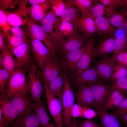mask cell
Returning <instances> with one entry per match:
<instances>
[{
  "instance_id": "6da1fadb",
  "label": "cell",
  "mask_w": 127,
  "mask_h": 127,
  "mask_svg": "<svg viewBox=\"0 0 127 127\" xmlns=\"http://www.w3.org/2000/svg\"><path fill=\"white\" fill-rule=\"evenodd\" d=\"M64 83L62 102L63 106L64 127H71L72 122L70 114L71 109L74 104L75 96L71 85L67 75L65 65L63 64Z\"/></svg>"
},
{
  "instance_id": "7a4b0ae2",
  "label": "cell",
  "mask_w": 127,
  "mask_h": 127,
  "mask_svg": "<svg viewBox=\"0 0 127 127\" xmlns=\"http://www.w3.org/2000/svg\"><path fill=\"white\" fill-rule=\"evenodd\" d=\"M27 79V88L30 97L35 103H39L41 99L43 90V82L40 71L33 63L28 70Z\"/></svg>"
},
{
  "instance_id": "3957f363",
  "label": "cell",
  "mask_w": 127,
  "mask_h": 127,
  "mask_svg": "<svg viewBox=\"0 0 127 127\" xmlns=\"http://www.w3.org/2000/svg\"><path fill=\"white\" fill-rule=\"evenodd\" d=\"M45 92L47 106L50 114L57 127H63V112L62 101L56 97L42 79Z\"/></svg>"
},
{
  "instance_id": "277c9868",
  "label": "cell",
  "mask_w": 127,
  "mask_h": 127,
  "mask_svg": "<svg viewBox=\"0 0 127 127\" xmlns=\"http://www.w3.org/2000/svg\"><path fill=\"white\" fill-rule=\"evenodd\" d=\"M25 71L22 68L17 67L12 74L5 91L8 98L27 90Z\"/></svg>"
},
{
  "instance_id": "5b68a950",
  "label": "cell",
  "mask_w": 127,
  "mask_h": 127,
  "mask_svg": "<svg viewBox=\"0 0 127 127\" xmlns=\"http://www.w3.org/2000/svg\"><path fill=\"white\" fill-rule=\"evenodd\" d=\"M95 39L93 36L87 40L86 50L79 60L76 68L71 75L72 77L89 68L95 57Z\"/></svg>"
},
{
  "instance_id": "8992f818",
  "label": "cell",
  "mask_w": 127,
  "mask_h": 127,
  "mask_svg": "<svg viewBox=\"0 0 127 127\" xmlns=\"http://www.w3.org/2000/svg\"><path fill=\"white\" fill-rule=\"evenodd\" d=\"M26 24L29 33L36 39L43 42L53 55L56 56L57 50L51 36L43 29L37 21L28 19Z\"/></svg>"
},
{
  "instance_id": "52a82bcc",
  "label": "cell",
  "mask_w": 127,
  "mask_h": 127,
  "mask_svg": "<svg viewBox=\"0 0 127 127\" xmlns=\"http://www.w3.org/2000/svg\"><path fill=\"white\" fill-rule=\"evenodd\" d=\"M29 33L31 52L38 67L41 70L45 63L53 55L50 50L41 42Z\"/></svg>"
},
{
  "instance_id": "ba28073f",
  "label": "cell",
  "mask_w": 127,
  "mask_h": 127,
  "mask_svg": "<svg viewBox=\"0 0 127 127\" xmlns=\"http://www.w3.org/2000/svg\"><path fill=\"white\" fill-rule=\"evenodd\" d=\"M11 51L15 57L17 68H22L25 71L28 70L33 63L28 41L15 47Z\"/></svg>"
},
{
  "instance_id": "9c48e42d",
  "label": "cell",
  "mask_w": 127,
  "mask_h": 127,
  "mask_svg": "<svg viewBox=\"0 0 127 127\" xmlns=\"http://www.w3.org/2000/svg\"><path fill=\"white\" fill-rule=\"evenodd\" d=\"M28 0L18 1V7L16 10L9 11L4 10L11 26L19 27L26 23L28 20V8L26 7Z\"/></svg>"
},
{
  "instance_id": "30bf717a",
  "label": "cell",
  "mask_w": 127,
  "mask_h": 127,
  "mask_svg": "<svg viewBox=\"0 0 127 127\" xmlns=\"http://www.w3.org/2000/svg\"><path fill=\"white\" fill-rule=\"evenodd\" d=\"M87 84L91 89L96 107L103 108L111 90V84L100 80Z\"/></svg>"
},
{
  "instance_id": "8fae6325",
  "label": "cell",
  "mask_w": 127,
  "mask_h": 127,
  "mask_svg": "<svg viewBox=\"0 0 127 127\" xmlns=\"http://www.w3.org/2000/svg\"><path fill=\"white\" fill-rule=\"evenodd\" d=\"M27 91L14 95L8 98L17 110L19 116L34 110L35 103L28 96Z\"/></svg>"
},
{
  "instance_id": "7c38bea8",
  "label": "cell",
  "mask_w": 127,
  "mask_h": 127,
  "mask_svg": "<svg viewBox=\"0 0 127 127\" xmlns=\"http://www.w3.org/2000/svg\"><path fill=\"white\" fill-rule=\"evenodd\" d=\"M87 39L83 35L77 33L68 38L61 39L58 44V50L62 54H66L81 47Z\"/></svg>"
},
{
  "instance_id": "4fadbf2b",
  "label": "cell",
  "mask_w": 127,
  "mask_h": 127,
  "mask_svg": "<svg viewBox=\"0 0 127 127\" xmlns=\"http://www.w3.org/2000/svg\"><path fill=\"white\" fill-rule=\"evenodd\" d=\"M114 63L112 57L109 56L94 61L95 68L100 80L109 83Z\"/></svg>"
},
{
  "instance_id": "5bb4252c",
  "label": "cell",
  "mask_w": 127,
  "mask_h": 127,
  "mask_svg": "<svg viewBox=\"0 0 127 127\" xmlns=\"http://www.w3.org/2000/svg\"><path fill=\"white\" fill-rule=\"evenodd\" d=\"M0 109L4 115V124L7 127H9L19 117V113L7 97L5 92L0 94Z\"/></svg>"
},
{
  "instance_id": "9a60e30c",
  "label": "cell",
  "mask_w": 127,
  "mask_h": 127,
  "mask_svg": "<svg viewBox=\"0 0 127 127\" xmlns=\"http://www.w3.org/2000/svg\"><path fill=\"white\" fill-rule=\"evenodd\" d=\"M55 56H52L48 59L40 72L41 77L48 86L62 71L60 64Z\"/></svg>"
},
{
  "instance_id": "2e32d148",
  "label": "cell",
  "mask_w": 127,
  "mask_h": 127,
  "mask_svg": "<svg viewBox=\"0 0 127 127\" xmlns=\"http://www.w3.org/2000/svg\"><path fill=\"white\" fill-rule=\"evenodd\" d=\"M77 86V89L75 95L77 103L82 106L92 108L95 109L96 106L90 87L86 84Z\"/></svg>"
},
{
  "instance_id": "e0dca14e",
  "label": "cell",
  "mask_w": 127,
  "mask_h": 127,
  "mask_svg": "<svg viewBox=\"0 0 127 127\" xmlns=\"http://www.w3.org/2000/svg\"><path fill=\"white\" fill-rule=\"evenodd\" d=\"M86 43L80 48L64 55L61 57L64 64L66 71L71 75L75 71L78 63L85 51Z\"/></svg>"
},
{
  "instance_id": "ac0fdd59",
  "label": "cell",
  "mask_w": 127,
  "mask_h": 127,
  "mask_svg": "<svg viewBox=\"0 0 127 127\" xmlns=\"http://www.w3.org/2000/svg\"><path fill=\"white\" fill-rule=\"evenodd\" d=\"M51 8L50 0L40 4L32 5L27 8L29 19L40 21L46 16Z\"/></svg>"
},
{
  "instance_id": "d6986e66",
  "label": "cell",
  "mask_w": 127,
  "mask_h": 127,
  "mask_svg": "<svg viewBox=\"0 0 127 127\" xmlns=\"http://www.w3.org/2000/svg\"><path fill=\"white\" fill-rule=\"evenodd\" d=\"M65 8L61 17L62 21L67 22L72 24L76 30L80 18L78 17L79 11L74 3L73 0H65Z\"/></svg>"
},
{
  "instance_id": "ffe728a7",
  "label": "cell",
  "mask_w": 127,
  "mask_h": 127,
  "mask_svg": "<svg viewBox=\"0 0 127 127\" xmlns=\"http://www.w3.org/2000/svg\"><path fill=\"white\" fill-rule=\"evenodd\" d=\"M61 20L51 9L40 21L43 29L52 38L57 32Z\"/></svg>"
},
{
  "instance_id": "44dd1931",
  "label": "cell",
  "mask_w": 127,
  "mask_h": 127,
  "mask_svg": "<svg viewBox=\"0 0 127 127\" xmlns=\"http://www.w3.org/2000/svg\"><path fill=\"white\" fill-rule=\"evenodd\" d=\"M77 31L72 24L61 20L57 31L52 38L57 50L58 44L61 39L68 38L74 35L77 33Z\"/></svg>"
},
{
  "instance_id": "7402d4cb",
  "label": "cell",
  "mask_w": 127,
  "mask_h": 127,
  "mask_svg": "<svg viewBox=\"0 0 127 127\" xmlns=\"http://www.w3.org/2000/svg\"><path fill=\"white\" fill-rule=\"evenodd\" d=\"M11 126L12 127H42L34 111L20 116Z\"/></svg>"
},
{
  "instance_id": "603a6c76",
  "label": "cell",
  "mask_w": 127,
  "mask_h": 127,
  "mask_svg": "<svg viewBox=\"0 0 127 127\" xmlns=\"http://www.w3.org/2000/svg\"><path fill=\"white\" fill-rule=\"evenodd\" d=\"M77 30L81 32L87 39L93 36L97 31L94 20L86 15H82L80 18Z\"/></svg>"
},
{
  "instance_id": "cb8c5ba5",
  "label": "cell",
  "mask_w": 127,
  "mask_h": 127,
  "mask_svg": "<svg viewBox=\"0 0 127 127\" xmlns=\"http://www.w3.org/2000/svg\"><path fill=\"white\" fill-rule=\"evenodd\" d=\"M6 45L1 51L0 56V67L8 70L12 75L16 68V61L13 54Z\"/></svg>"
},
{
  "instance_id": "d4e9b609",
  "label": "cell",
  "mask_w": 127,
  "mask_h": 127,
  "mask_svg": "<svg viewBox=\"0 0 127 127\" xmlns=\"http://www.w3.org/2000/svg\"><path fill=\"white\" fill-rule=\"evenodd\" d=\"M115 38L114 37H108L95 45V57L101 59L113 52Z\"/></svg>"
},
{
  "instance_id": "484cf974",
  "label": "cell",
  "mask_w": 127,
  "mask_h": 127,
  "mask_svg": "<svg viewBox=\"0 0 127 127\" xmlns=\"http://www.w3.org/2000/svg\"><path fill=\"white\" fill-rule=\"evenodd\" d=\"M95 110L103 127H121L115 114L109 113L107 110L101 107H96Z\"/></svg>"
},
{
  "instance_id": "4316f807",
  "label": "cell",
  "mask_w": 127,
  "mask_h": 127,
  "mask_svg": "<svg viewBox=\"0 0 127 127\" xmlns=\"http://www.w3.org/2000/svg\"><path fill=\"white\" fill-rule=\"evenodd\" d=\"M73 78L74 83L76 86L100 80L95 68L93 66L83 71Z\"/></svg>"
},
{
  "instance_id": "83f0119b",
  "label": "cell",
  "mask_w": 127,
  "mask_h": 127,
  "mask_svg": "<svg viewBox=\"0 0 127 127\" xmlns=\"http://www.w3.org/2000/svg\"><path fill=\"white\" fill-rule=\"evenodd\" d=\"M33 110L37 116L42 127H57L54 124L48 115L44 102L35 103Z\"/></svg>"
},
{
  "instance_id": "f1b7e54d",
  "label": "cell",
  "mask_w": 127,
  "mask_h": 127,
  "mask_svg": "<svg viewBox=\"0 0 127 127\" xmlns=\"http://www.w3.org/2000/svg\"><path fill=\"white\" fill-rule=\"evenodd\" d=\"M126 98L124 92L118 90L111 89L103 108L107 110L115 109Z\"/></svg>"
},
{
  "instance_id": "f546056e",
  "label": "cell",
  "mask_w": 127,
  "mask_h": 127,
  "mask_svg": "<svg viewBox=\"0 0 127 127\" xmlns=\"http://www.w3.org/2000/svg\"><path fill=\"white\" fill-rule=\"evenodd\" d=\"M97 29V33L100 37L111 36L115 33V30L111 26L107 18L103 16L97 17L94 20Z\"/></svg>"
},
{
  "instance_id": "4dcf8cb0",
  "label": "cell",
  "mask_w": 127,
  "mask_h": 127,
  "mask_svg": "<svg viewBox=\"0 0 127 127\" xmlns=\"http://www.w3.org/2000/svg\"><path fill=\"white\" fill-rule=\"evenodd\" d=\"M110 24L117 28L121 27L127 21V12L122 10H115L106 15Z\"/></svg>"
},
{
  "instance_id": "1f68e13d",
  "label": "cell",
  "mask_w": 127,
  "mask_h": 127,
  "mask_svg": "<svg viewBox=\"0 0 127 127\" xmlns=\"http://www.w3.org/2000/svg\"><path fill=\"white\" fill-rule=\"evenodd\" d=\"M64 83L63 71L48 86L50 90L55 96L62 101L64 92Z\"/></svg>"
},
{
  "instance_id": "d6a6232c",
  "label": "cell",
  "mask_w": 127,
  "mask_h": 127,
  "mask_svg": "<svg viewBox=\"0 0 127 127\" xmlns=\"http://www.w3.org/2000/svg\"><path fill=\"white\" fill-rule=\"evenodd\" d=\"M127 47V36L125 34L119 35L115 39L113 55L112 57L115 63V59L117 54Z\"/></svg>"
},
{
  "instance_id": "836d02e7",
  "label": "cell",
  "mask_w": 127,
  "mask_h": 127,
  "mask_svg": "<svg viewBox=\"0 0 127 127\" xmlns=\"http://www.w3.org/2000/svg\"><path fill=\"white\" fill-rule=\"evenodd\" d=\"M126 77H127V68L115 62L113 66L109 83L112 84L119 79Z\"/></svg>"
},
{
  "instance_id": "e575fe53",
  "label": "cell",
  "mask_w": 127,
  "mask_h": 127,
  "mask_svg": "<svg viewBox=\"0 0 127 127\" xmlns=\"http://www.w3.org/2000/svg\"><path fill=\"white\" fill-rule=\"evenodd\" d=\"M5 33L6 37L7 44L11 51L15 47L24 42L28 41L26 37L11 35L9 31Z\"/></svg>"
},
{
  "instance_id": "d590c367",
  "label": "cell",
  "mask_w": 127,
  "mask_h": 127,
  "mask_svg": "<svg viewBox=\"0 0 127 127\" xmlns=\"http://www.w3.org/2000/svg\"><path fill=\"white\" fill-rule=\"evenodd\" d=\"M107 13V10L105 5L102 4L97 3L91 8L86 15L94 20Z\"/></svg>"
},
{
  "instance_id": "8d00e7d4",
  "label": "cell",
  "mask_w": 127,
  "mask_h": 127,
  "mask_svg": "<svg viewBox=\"0 0 127 127\" xmlns=\"http://www.w3.org/2000/svg\"><path fill=\"white\" fill-rule=\"evenodd\" d=\"M73 2L82 15H86L93 4V0H74Z\"/></svg>"
},
{
  "instance_id": "74e56055",
  "label": "cell",
  "mask_w": 127,
  "mask_h": 127,
  "mask_svg": "<svg viewBox=\"0 0 127 127\" xmlns=\"http://www.w3.org/2000/svg\"><path fill=\"white\" fill-rule=\"evenodd\" d=\"M12 75L7 70L0 67V91L1 93L5 92V88L8 84Z\"/></svg>"
},
{
  "instance_id": "f35d334b",
  "label": "cell",
  "mask_w": 127,
  "mask_h": 127,
  "mask_svg": "<svg viewBox=\"0 0 127 127\" xmlns=\"http://www.w3.org/2000/svg\"><path fill=\"white\" fill-rule=\"evenodd\" d=\"M52 10L58 17L61 16L65 9V4L64 0H50Z\"/></svg>"
},
{
  "instance_id": "ab89813d",
  "label": "cell",
  "mask_w": 127,
  "mask_h": 127,
  "mask_svg": "<svg viewBox=\"0 0 127 127\" xmlns=\"http://www.w3.org/2000/svg\"><path fill=\"white\" fill-rule=\"evenodd\" d=\"M99 1L104 5L107 10L106 15L115 11L119 7H123L122 0H99Z\"/></svg>"
},
{
  "instance_id": "60d3db41",
  "label": "cell",
  "mask_w": 127,
  "mask_h": 127,
  "mask_svg": "<svg viewBox=\"0 0 127 127\" xmlns=\"http://www.w3.org/2000/svg\"><path fill=\"white\" fill-rule=\"evenodd\" d=\"M111 89H116L124 93L126 92L127 91V77L119 79L111 84Z\"/></svg>"
},
{
  "instance_id": "b9f144b4",
  "label": "cell",
  "mask_w": 127,
  "mask_h": 127,
  "mask_svg": "<svg viewBox=\"0 0 127 127\" xmlns=\"http://www.w3.org/2000/svg\"><path fill=\"white\" fill-rule=\"evenodd\" d=\"M0 27L5 33L9 31L11 27L8 23L7 15L4 10L0 8Z\"/></svg>"
},
{
  "instance_id": "7bdbcfd3",
  "label": "cell",
  "mask_w": 127,
  "mask_h": 127,
  "mask_svg": "<svg viewBox=\"0 0 127 127\" xmlns=\"http://www.w3.org/2000/svg\"><path fill=\"white\" fill-rule=\"evenodd\" d=\"M9 31L13 35L17 36L27 38L29 36V33L27 29L26 30L19 27L11 26Z\"/></svg>"
},
{
  "instance_id": "ee69618b",
  "label": "cell",
  "mask_w": 127,
  "mask_h": 127,
  "mask_svg": "<svg viewBox=\"0 0 127 127\" xmlns=\"http://www.w3.org/2000/svg\"><path fill=\"white\" fill-rule=\"evenodd\" d=\"M127 114V99L123 100L115 109V114L116 116H120Z\"/></svg>"
},
{
  "instance_id": "f6af8a7d",
  "label": "cell",
  "mask_w": 127,
  "mask_h": 127,
  "mask_svg": "<svg viewBox=\"0 0 127 127\" xmlns=\"http://www.w3.org/2000/svg\"><path fill=\"white\" fill-rule=\"evenodd\" d=\"M83 106L77 103H75L72 107L70 111L71 117L75 118L82 117Z\"/></svg>"
},
{
  "instance_id": "bcb514c9",
  "label": "cell",
  "mask_w": 127,
  "mask_h": 127,
  "mask_svg": "<svg viewBox=\"0 0 127 127\" xmlns=\"http://www.w3.org/2000/svg\"><path fill=\"white\" fill-rule=\"evenodd\" d=\"M18 0H0V8L6 10L8 9H12L17 4Z\"/></svg>"
},
{
  "instance_id": "7dc6e473",
  "label": "cell",
  "mask_w": 127,
  "mask_h": 127,
  "mask_svg": "<svg viewBox=\"0 0 127 127\" xmlns=\"http://www.w3.org/2000/svg\"><path fill=\"white\" fill-rule=\"evenodd\" d=\"M83 110L82 117L85 118L87 119L90 120L92 119L97 114L91 108L87 107L82 106Z\"/></svg>"
},
{
  "instance_id": "c3c4849f",
  "label": "cell",
  "mask_w": 127,
  "mask_h": 127,
  "mask_svg": "<svg viewBox=\"0 0 127 127\" xmlns=\"http://www.w3.org/2000/svg\"><path fill=\"white\" fill-rule=\"evenodd\" d=\"M125 49L119 52L116 55L115 59L116 63L118 64L123 66H124V62L125 59Z\"/></svg>"
},
{
  "instance_id": "681fc988",
  "label": "cell",
  "mask_w": 127,
  "mask_h": 127,
  "mask_svg": "<svg viewBox=\"0 0 127 127\" xmlns=\"http://www.w3.org/2000/svg\"><path fill=\"white\" fill-rule=\"evenodd\" d=\"M0 32V49L1 51L5 48L6 44V37L5 34L3 30L1 29Z\"/></svg>"
},
{
  "instance_id": "f907efd6",
  "label": "cell",
  "mask_w": 127,
  "mask_h": 127,
  "mask_svg": "<svg viewBox=\"0 0 127 127\" xmlns=\"http://www.w3.org/2000/svg\"><path fill=\"white\" fill-rule=\"evenodd\" d=\"M83 123L84 127H103L96 122L90 120H85Z\"/></svg>"
},
{
  "instance_id": "816d5d0a",
  "label": "cell",
  "mask_w": 127,
  "mask_h": 127,
  "mask_svg": "<svg viewBox=\"0 0 127 127\" xmlns=\"http://www.w3.org/2000/svg\"><path fill=\"white\" fill-rule=\"evenodd\" d=\"M116 116L118 119L120 120L124 123L125 127H127V114L123 115Z\"/></svg>"
},
{
  "instance_id": "f5cc1de1",
  "label": "cell",
  "mask_w": 127,
  "mask_h": 127,
  "mask_svg": "<svg viewBox=\"0 0 127 127\" xmlns=\"http://www.w3.org/2000/svg\"><path fill=\"white\" fill-rule=\"evenodd\" d=\"M47 0H29L28 2L29 3L32 5L36 4L43 3L45 2Z\"/></svg>"
},
{
  "instance_id": "db71d44e",
  "label": "cell",
  "mask_w": 127,
  "mask_h": 127,
  "mask_svg": "<svg viewBox=\"0 0 127 127\" xmlns=\"http://www.w3.org/2000/svg\"><path fill=\"white\" fill-rule=\"evenodd\" d=\"M71 127H79L78 121L76 118H73Z\"/></svg>"
},
{
  "instance_id": "11a10c76",
  "label": "cell",
  "mask_w": 127,
  "mask_h": 127,
  "mask_svg": "<svg viewBox=\"0 0 127 127\" xmlns=\"http://www.w3.org/2000/svg\"><path fill=\"white\" fill-rule=\"evenodd\" d=\"M124 56V66L127 68V47L125 49Z\"/></svg>"
},
{
  "instance_id": "9f6ffc18",
  "label": "cell",
  "mask_w": 127,
  "mask_h": 127,
  "mask_svg": "<svg viewBox=\"0 0 127 127\" xmlns=\"http://www.w3.org/2000/svg\"><path fill=\"white\" fill-rule=\"evenodd\" d=\"M123 7L127 8V0H123Z\"/></svg>"
},
{
  "instance_id": "6f0895ef",
  "label": "cell",
  "mask_w": 127,
  "mask_h": 127,
  "mask_svg": "<svg viewBox=\"0 0 127 127\" xmlns=\"http://www.w3.org/2000/svg\"><path fill=\"white\" fill-rule=\"evenodd\" d=\"M79 125V127H84L83 122L80 123Z\"/></svg>"
},
{
  "instance_id": "680465c9",
  "label": "cell",
  "mask_w": 127,
  "mask_h": 127,
  "mask_svg": "<svg viewBox=\"0 0 127 127\" xmlns=\"http://www.w3.org/2000/svg\"><path fill=\"white\" fill-rule=\"evenodd\" d=\"M0 127H9L6 126L4 124H0Z\"/></svg>"
},
{
  "instance_id": "91938a15",
  "label": "cell",
  "mask_w": 127,
  "mask_h": 127,
  "mask_svg": "<svg viewBox=\"0 0 127 127\" xmlns=\"http://www.w3.org/2000/svg\"><path fill=\"white\" fill-rule=\"evenodd\" d=\"M126 29V31L127 32V22L125 23L124 24Z\"/></svg>"
},
{
  "instance_id": "94428289",
  "label": "cell",
  "mask_w": 127,
  "mask_h": 127,
  "mask_svg": "<svg viewBox=\"0 0 127 127\" xmlns=\"http://www.w3.org/2000/svg\"><path fill=\"white\" fill-rule=\"evenodd\" d=\"M127 94V91H126V92ZM126 98L127 99V96H126Z\"/></svg>"
}]
</instances>
